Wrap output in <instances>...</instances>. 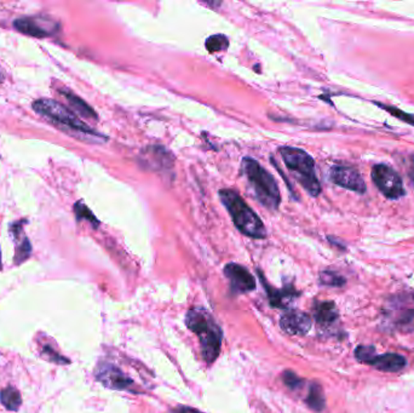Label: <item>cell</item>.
I'll return each instance as SVG.
<instances>
[{
  "label": "cell",
  "instance_id": "obj_27",
  "mask_svg": "<svg viewBox=\"0 0 414 413\" xmlns=\"http://www.w3.org/2000/svg\"><path fill=\"white\" fill-rule=\"evenodd\" d=\"M0 81H3V75L0 74Z\"/></svg>",
  "mask_w": 414,
  "mask_h": 413
},
{
  "label": "cell",
  "instance_id": "obj_17",
  "mask_svg": "<svg viewBox=\"0 0 414 413\" xmlns=\"http://www.w3.org/2000/svg\"><path fill=\"white\" fill-rule=\"evenodd\" d=\"M0 401L4 405V407L9 411H18L22 404V398L13 387H8L0 391Z\"/></svg>",
  "mask_w": 414,
  "mask_h": 413
},
{
  "label": "cell",
  "instance_id": "obj_7",
  "mask_svg": "<svg viewBox=\"0 0 414 413\" xmlns=\"http://www.w3.org/2000/svg\"><path fill=\"white\" fill-rule=\"evenodd\" d=\"M372 180L375 182V187L392 200H396L403 197L406 194L403 182L401 177L392 167L385 164H378L372 169Z\"/></svg>",
  "mask_w": 414,
  "mask_h": 413
},
{
  "label": "cell",
  "instance_id": "obj_14",
  "mask_svg": "<svg viewBox=\"0 0 414 413\" xmlns=\"http://www.w3.org/2000/svg\"><path fill=\"white\" fill-rule=\"evenodd\" d=\"M60 93L65 96L67 101L69 102V105L73 107V110L85 118L93 119V120H98V113L88 106V103L81 100L79 96H76L75 93H71L69 90H61Z\"/></svg>",
  "mask_w": 414,
  "mask_h": 413
},
{
  "label": "cell",
  "instance_id": "obj_19",
  "mask_svg": "<svg viewBox=\"0 0 414 413\" xmlns=\"http://www.w3.org/2000/svg\"><path fill=\"white\" fill-rule=\"evenodd\" d=\"M40 355L43 356L45 360L50 361V362H55V364H60V365H66V364L69 362V361L65 359L63 356L60 355L58 350H55L53 346H50L48 343L44 344L43 348H41Z\"/></svg>",
  "mask_w": 414,
  "mask_h": 413
},
{
  "label": "cell",
  "instance_id": "obj_26",
  "mask_svg": "<svg viewBox=\"0 0 414 413\" xmlns=\"http://www.w3.org/2000/svg\"><path fill=\"white\" fill-rule=\"evenodd\" d=\"M176 413H203L198 411V409H192V407H187V406H180L175 409Z\"/></svg>",
  "mask_w": 414,
  "mask_h": 413
},
{
  "label": "cell",
  "instance_id": "obj_10",
  "mask_svg": "<svg viewBox=\"0 0 414 413\" xmlns=\"http://www.w3.org/2000/svg\"><path fill=\"white\" fill-rule=\"evenodd\" d=\"M96 378L109 389L133 391V381L113 364H100L96 369Z\"/></svg>",
  "mask_w": 414,
  "mask_h": 413
},
{
  "label": "cell",
  "instance_id": "obj_23",
  "mask_svg": "<svg viewBox=\"0 0 414 413\" xmlns=\"http://www.w3.org/2000/svg\"><path fill=\"white\" fill-rule=\"evenodd\" d=\"M32 247L29 240L25 237L22 242H20L18 249H16V256H15V262L16 264L22 263L31 256Z\"/></svg>",
  "mask_w": 414,
  "mask_h": 413
},
{
  "label": "cell",
  "instance_id": "obj_18",
  "mask_svg": "<svg viewBox=\"0 0 414 413\" xmlns=\"http://www.w3.org/2000/svg\"><path fill=\"white\" fill-rule=\"evenodd\" d=\"M207 51L208 53H220V51H225L229 46V40L223 34H216V36H211L206 40Z\"/></svg>",
  "mask_w": 414,
  "mask_h": 413
},
{
  "label": "cell",
  "instance_id": "obj_15",
  "mask_svg": "<svg viewBox=\"0 0 414 413\" xmlns=\"http://www.w3.org/2000/svg\"><path fill=\"white\" fill-rule=\"evenodd\" d=\"M315 319L322 326L335 324L338 319V310L333 302H321L315 307Z\"/></svg>",
  "mask_w": 414,
  "mask_h": 413
},
{
  "label": "cell",
  "instance_id": "obj_20",
  "mask_svg": "<svg viewBox=\"0 0 414 413\" xmlns=\"http://www.w3.org/2000/svg\"><path fill=\"white\" fill-rule=\"evenodd\" d=\"M75 215L79 220H88L91 222L95 227H98V220L93 215V212L88 210V207L85 205L84 202H79L75 204Z\"/></svg>",
  "mask_w": 414,
  "mask_h": 413
},
{
  "label": "cell",
  "instance_id": "obj_2",
  "mask_svg": "<svg viewBox=\"0 0 414 413\" xmlns=\"http://www.w3.org/2000/svg\"><path fill=\"white\" fill-rule=\"evenodd\" d=\"M33 110H36V113L44 115L45 118L50 119L58 128L73 132L74 135H79L80 138L85 141H107V137L95 131L93 129L88 128V125L81 122L72 110L61 105L60 102L41 98L33 103Z\"/></svg>",
  "mask_w": 414,
  "mask_h": 413
},
{
  "label": "cell",
  "instance_id": "obj_6",
  "mask_svg": "<svg viewBox=\"0 0 414 413\" xmlns=\"http://www.w3.org/2000/svg\"><path fill=\"white\" fill-rule=\"evenodd\" d=\"M384 317L394 329L408 331L414 325V292L390 297L385 303Z\"/></svg>",
  "mask_w": 414,
  "mask_h": 413
},
{
  "label": "cell",
  "instance_id": "obj_13",
  "mask_svg": "<svg viewBox=\"0 0 414 413\" xmlns=\"http://www.w3.org/2000/svg\"><path fill=\"white\" fill-rule=\"evenodd\" d=\"M368 365L373 366L383 372H399L406 366V359L396 353H388L382 355H375L368 362Z\"/></svg>",
  "mask_w": 414,
  "mask_h": 413
},
{
  "label": "cell",
  "instance_id": "obj_8",
  "mask_svg": "<svg viewBox=\"0 0 414 413\" xmlns=\"http://www.w3.org/2000/svg\"><path fill=\"white\" fill-rule=\"evenodd\" d=\"M15 29L26 36L36 38H46L53 36L58 31V23L51 18L43 16H29V18H18L13 22Z\"/></svg>",
  "mask_w": 414,
  "mask_h": 413
},
{
  "label": "cell",
  "instance_id": "obj_25",
  "mask_svg": "<svg viewBox=\"0 0 414 413\" xmlns=\"http://www.w3.org/2000/svg\"><path fill=\"white\" fill-rule=\"evenodd\" d=\"M282 379H283V384L286 387L290 388V389H292V391H297L303 384V381L295 372H292V371L283 372Z\"/></svg>",
  "mask_w": 414,
  "mask_h": 413
},
{
  "label": "cell",
  "instance_id": "obj_5",
  "mask_svg": "<svg viewBox=\"0 0 414 413\" xmlns=\"http://www.w3.org/2000/svg\"><path fill=\"white\" fill-rule=\"evenodd\" d=\"M282 162L287 170L291 172L297 182L308 192L312 197H317L321 193V185L315 171V162L305 150L295 147H282L280 148Z\"/></svg>",
  "mask_w": 414,
  "mask_h": 413
},
{
  "label": "cell",
  "instance_id": "obj_28",
  "mask_svg": "<svg viewBox=\"0 0 414 413\" xmlns=\"http://www.w3.org/2000/svg\"><path fill=\"white\" fill-rule=\"evenodd\" d=\"M0 267H1V257H0Z\"/></svg>",
  "mask_w": 414,
  "mask_h": 413
},
{
  "label": "cell",
  "instance_id": "obj_22",
  "mask_svg": "<svg viewBox=\"0 0 414 413\" xmlns=\"http://www.w3.org/2000/svg\"><path fill=\"white\" fill-rule=\"evenodd\" d=\"M375 105L379 107H382L383 110H387L389 112L390 114L394 115V117H396L397 119H400L402 122H405V123L410 124V125H413L414 126V115L413 114H408V113H405L403 110H399L397 107H392V106H385V105H382V103H377L375 102Z\"/></svg>",
  "mask_w": 414,
  "mask_h": 413
},
{
  "label": "cell",
  "instance_id": "obj_12",
  "mask_svg": "<svg viewBox=\"0 0 414 413\" xmlns=\"http://www.w3.org/2000/svg\"><path fill=\"white\" fill-rule=\"evenodd\" d=\"M312 325V317H309L308 314L298 310L285 313L280 319L282 330L293 336H305L310 331Z\"/></svg>",
  "mask_w": 414,
  "mask_h": 413
},
{
  "label": "cell",
  "instance_id": "obj_21",
  "mask_svg": "<svg viewBox=\"0 0 414 413\" xmlns=\"http://www.w3.org/2000/svg\"><path fill=\"white\" fill-rule=\"evenodd\" d=\"M320 282L323 285L340 287V286L345 284V279L343 277H340V274H337V273L326 270V272H322L320 274Z\"/></svg>",
  "mask_w": 414,
  "mask_h": 413
},
{
  "label": "cell",
  "instance_id": "obj_9",
  "mask_svg": "<svg viewBox=\"0 0 414 413\" xmlns=\"http://www.w3.org/2000/svg\"><path fill=\"white\" fill-rule=\"evenodd\" d=\"M330 181L342 188L353 190L355 193L366 192L365 181L356 169L347 165H335L330 169Z\"/></svg>",
  "mask_w": 414,
  "mask_h": 413
},
{
  "label": "cell",
  "instance_id": "obj_3",
  "mask_svg": "<svg viewBox=\"0 0 414 413\" xmlns=\"http://www.w3.org/2000/svg\"><path fill=\"white\" fill-rule=\"evenodd\" d=\"M220 198L229 212L234 225L243 235L252 239H265L267 237V229L260 216L248 206L240 194L232 189H222L220 190Z\"/></svg>",
  "mask_w": 414,
  "mask_h": 413
},
{
  "label": "cell",
  "instance_id": "obj_16",
  "mask_svg": "<svg viewBox=\"0 0 414 413\" xmlns=\"http://www.w3.org/2000/svg\"><path fill=\"white\" fill-rule=\"evenodd\" d=\"M307 404L310 409L321 412L325 409L326 400H325V394L322 391L321 386L317 383H313L309 389L308 395H307Z\"/></svg>",
  "mask_w": 414,
  "mask_h": 413
},
{
  "label": "cell",
  "instance_id": "obj_24",
  "mask_svg": "<svg viewBox=\"0 0 414 413\" xmlns=\"http://www.w3.org/2000/svg\"><path fill=\"white\" fill-rule=\"evenodd\" d=\"M355 356H356L357 360L368 365V362L375 356V348L372 346H360L355 350Z\"/></svg>",
  "mask_w": 414,
  "mask_h": 413
},
{
  "label": "cell",
  "instance_id": "obj_4",
  "mask_svg": "<svg viewBox=\"0 0 414 413\" xmlns=\"http://www.w3.org/2000/svg\"><path fill=\"white\" fill-rule=\"evenodd\" d=\"M243 172L260 205L270 211H276L281 202V194L270 172L252 158H243Z\"/></svg>",
  "mask_w": 414,
  "mask_h": 413
},
{
  "label": "cell",
  "instance_id": "obj_1",
  "mask_svg": "<svg viewBox=\"0 0 414 413\" xmlns=\"http://www.w3.org/2000/svg\"><path fill=\"white\" fill-rule=\"evenodd\" d=\"M187 327L194 332L201 344L203 360L212 364L216 360L220 352L222 330L210 313L203 308H194L187 313L185 317Z\"/></svg>",
  "mask_w": 414,
  "mask_h": 413
},
{
  "label": "cell",
  "instance_id": "obj_11",
  "mask_svg": "<svg viewBox=\"0 0 414 413\" xmlns=\"http://www.w3.org/2000/svg\"><path fill=\"white\" fill-rule=\"evenodd\" d=\"M225 274L229 280L230 285L236 292H251L256 289V280L248 272V269L236 263L227 264L225 267Z\"/></svg>",
  "mask_w": 414,
  "mask_h": 413
}]
</instances>
